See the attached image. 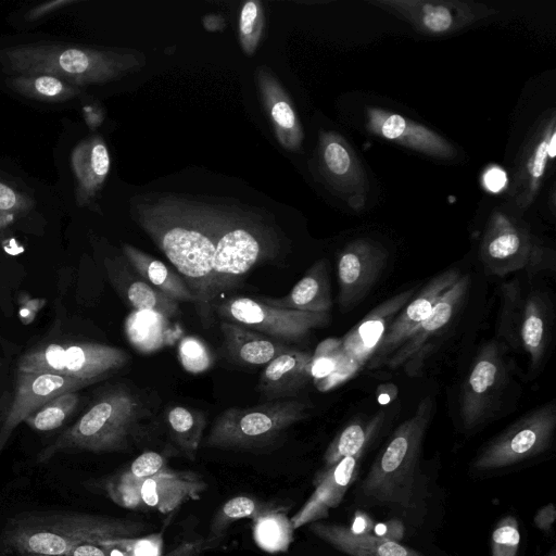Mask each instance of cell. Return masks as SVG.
<instances>
[{
    "mask_svg": "<svg viewBox=\"0 0 556 556\" xmlns=\"http://www.w3.org/2000/svg\"><path fill=\"white\" fill-rule=\"evenodd\" d=\"M460 278L456 269L432 278L416 296L400 311L370 361L368 368H378L405 342L415 328L427 318L443 293Z\"/></svg>",
    "mask_w": 556,
    "mask_h": 556,
    "instance_id": "ac0fdd59",
    "label": "cell"
},
{
    "mask_svg": "<svg viewBox=\"0 0 556 556\" xmlns=\"http://www.w3.org/2000/svg\"><path fill=\"white\" fill-rule=\"evenodd\" d=\"M431 407L429 399L422 400L415 413L393 431L361 484L365 497L382 505L412 506Z\"/></svg>",
    "mask_w": 556,
    "mask_h": 556,
    "instance_id": "277c9868",
    "label": "cell"
},
{
    "mask_svg": "<svg viewBox=\"0 0 556 556\" xmlns=\"http://www.w3.org/2000/svg\"><path fill=\"white\" fill-rule=\"evenodd\" d=\"M382 417L383 412H378L370 419L349 424L327 447L323 468H329L344 457L363 454L379 428Z\"/></svg>",
    "mask_w": 556,
    "mask_h": 556,
    "instance_id": "e575fe53",
    "label": "cell"
},
{
    "mask_svg": "<svg viewBox=\"0 0 556 556\" xmlns=\"http://www.w3.org/2000/svg\"><path fill=\"white\" fill-rule=\"evenodd\" d=\"M34 201L0 181V211L26 212L31 208Z\"/></svg>",
    "mask_w": 556,
    "mask_h": 556,
    "instance_id": "bcb514c9",
    "label": "cell"
},
{
    "mask_svg": "<svg viewBox=\"0 0 556 556\" xmlns=\"http://www.w3.org/2000/svg\"><path fill=\"white\" fill-rule=\"evenodd\" d=\"M546 556H556L555 549L553 548Z\"/></svg>",
    "mask_w": 556,
    "mask_h": 556,
    "instance_id": "11a10c76",
    "label": "cell"
},
{
    "mask_svg": "<svg viewBox=\"0 0 556 556\" xmlns=\"http://www.w3.org/2000/svg\"><path fill=\"white\" fill-rule=\"evenodd\" d=\"M129 355L122 349L97 343H50L26 352L17 361V371L54 374L94 382L124 367Z\"/></svg>",
    "mask_w": 556,
    "mask_h": 556,
    "instance_id": "8992f818",
    "label": "cell"
},
{
    "mask_svg": "<svg viewBox=\"0 0 556 556\" xmlns=\"http://www.w3.org/2000/svg\"><path fill=\"white\" fill-rule=\"evenodd\" d=\"M312 354L289 349L270 361L261 374L258 391L265 402L296 396L312 380Z\"/></svg>",
    "mask_w": 556,
    "mask_h": 556,
    "instance_id": "cb8c5ba5",
    "label": "cell"
},
{
    "mask_svg": "<svg viewBox=\"0 0 556 556\" xmlns=\"http://www.w3.org/2000/svg\"><path fill=\"white\" fill-rule=\"evenodd\" d=\"M556 155V113L546 112L532 127L515 162L509 195L521 210L536 199Z\"/></svg>",
    "mask_w": 556,
    "mask_h": 556,
    "instance_id": "4fadbf2b",
    "label": "cell"
},
{
    "mask_svg": "<svg viewBox=\"0 0 556 556\" xmlns=\"http://www.w3.org/2000/svg\"><path fill=\"white\" fill-rule=\"evenodd\" d=\"M168 318L152 311H132L125 320V333L140 353L149 354L168 342Z\"/></svg>",
    "mask_w": 556,
    "mask_h": 556,
    "instance_id": "1f68e13d",
    "label": "cell"
},
{
    "mask_svg": "<svg viewBox=\"0 0 556 556\" xmlns=\"http://www.w3.org/2000/svg\"><path fill=\"white\" fill-rule=\"evenodd\" d=\"M469 286V276L460 278L451 286L434 305L430 315L425 318L409 334L405 342L383 363L391 369L417 362L418 357L426 355L430 340L439 336L452 320Z\"/></svg>",
    "mask_w": 556,
    "mask_h": 556,
    "instance_id": "44dd1931",
    "label": "cell"
},
{
    "mask_svg": "<svg viewBox=\"0 0 556 556\" xmlns=\"http://www.w3.org/2000/svg\"><path fill=\"white\" fill-rule=\"evenodd\" d=\"M143 409L139 400L125 388L101 394L76 422L64 430L38 455L46 462L56 453L126 451L138 440Z\"/></svg>",
    "mask_w": 556,
    "mask_h": 556,
    "instance_id": "3957f363",
    "label": "cell"
},
{
    "mask_svg": "<svg viewBox=\"0 0 556 556\" xmlns=\"http://www.w3.org/2000/svg\"><path fill=\"white\" fill-rule=\"evenodd\" d=\"M318 157L320 172L331 190L352 210H363L369 191L368 178L349 142L338 132L323 131Z\"/></svg>",
    "mask_w": 556,
    "mask_h": 556,
    "instance_id": "9a60e30c",
    "label": "cell"
},
{
    "mask_svg": "<svg viewBox=\"0 0 556 556\" xmlns=\"http://www.w3.org/2000/svg\"><path fill=\"white\" fill-rule=\"evenodd\" d=\"M414 295V288L404 290L372 308L341 340L344 352L359 366L367 364L396 315Z\"/></svg>",
    "mask_w": 556,
    "mask_h": 556,
    "instance_id": "603a6c76",
    "label": "cell"
},
{
    "mask_svg": "<svg viewBox=\"0 0 556 556\" xmlns=\"http://www.w3.org/2000/svg\"><path fill=\"white\" fill-rule=\"evenodd\" d=\"M387 261L386 248L368 238L355 239L343 248L337 263L338 303L342 312L353 309L367 296Z\"/></svg>",
    "mask_w": 556,
    "mask_h": 556,
    "instance_id": "2e32d148",
    "label": "cell"
},
{
    "mask_svg": "<svg viewBox=\"0 0 556 556\" xmlns=\"http://www.w3.org/2000/svg\"><path fill=\"white\" fill-rule=\"evenodd\" d=\"M79 402L80 396L77 391L63 392L43 403L24 421L37 431L54 430L74 414Z\"/></svg>",
    "mask_w": 556,
    "mask_h": 556,
    "instance_id": "f35d334b",
    "label": "cell"
},
{
    "mask_svg": "<svg viewBox=\"0 0 556 556\" xmlns=\"http://www.w3.org/2000/svg\"><path fill=\"white\" fill-rule=\"evenodd\" d=\"M483 181L488 190L497 192L504 187L506 182V176L505 173L498 167H491L484 174Z\"/></svg>",
    "mask_w": 556,
    "mask_h": 556,
    "instance_id": "f5cc1de1",
    "label": "cell"
},
{
    "mask_svg": "<svg viewBox=\"0 0 556 556\" xmlns=\"http://www.w3.org/2000/svg\"><path fill=\"white\" fill-rule=\"evenodd\" d=\"M520 544V531L515 516L502 517L491 534L492 556H517Z\"/></svg>",
    "mask_w": 556,
    "mask_h": 556,
    "instance_id": "b9f144b4",
    "label": "cell"
},
{
    "mask_svg": "<svg viewBox=\"0 0 556 556\" xmlns=\"http://www.w3.org/2000/svg\"><path fill=\"white\" fill-rule=\"evenodd\" d=\"M218 316L276 340L300 341L330 323L329 313H311L269 306L252 298L235 296L216 306Z\"/></svg>",
    "mask_w": 556,
    "mask_h": 556,
    "instance_id": "30bf717a",
    "label": "cell"
},
{
    "mask_svg": "<svg viewBox=\"0 0 556 556\" xmlns=\"http://www.w3.org/2000/svg\"><path fill=\"white\" fill-rule=\"evenodd\" d=\"M279 507L274 504L265 503L247 495L231 497L226 501L214 515L208 528V533L205 540H203L204 548L207 549L216 546L224 538L225 532L231 523L244 518L253 520Z\"/></svg>",
    "mask_w": 556,
    "mask_h": 556,
    "instance_id": "836d02e7",
    "label": "cell"
},
{
    "mask_svg": "<svg viewBox=\"0 0 556 556\" xmlns=\"http://www.w3.org/2000/svg\"><path fill=\"white\" fill-rule=\"evenodd\" d=\"M204 549L203 541L184 542L163 556H206Z\"/></svg>",
    "mask_w": 556,
    "mask_h": 556,
    "instance_id": "816d5d0a",
    "label": "cell"
},
{
    "mask_svg": "<svg viewBox=\"0 0 556 556\" xmlns=\"http://www.w3.org/2000/svg\"><path fill=\"white\" fill-rule=\"evenodd\" d=\"M123 252L143 281L176 302H195L184 278L163 262L130 244H124Z\"/></svg>",
    "mask_w": 556,
    "mask_h": 556,
    "instance_id": "f546056e",
    "label": "cell"
},
{
    "mask_svg": "<svg viewBox=\"0 0 556 556\" xmlns=\"http://www.w3.org/2000/svg\"><path fill=\"white\" fill-rule=\"evenodd\" d=\"M375 523L367 513L357 509L353 515L351 526L346 528L352 534L366 535L371 534Z\"/></svg>",
    "mask_w": 556,
    "mask_h": 556,
    "instance_id": "681fc988",
    "label": "cell"
},
{
    "mask_svg": "<svg viewBox=\"0 0 556 556\" xmlns=\"http://www.w3.org/2000/svg\"><path fill=\"white\" fill-rule=\"evenodd\" d=\"M77 546V544L66 536L52 530H38L29 533L25 540L26 551L43 556L65 555Z\"/></svg>",
    "mask_w": 556,
    "mask_h": 556,
    "instance_id": "7bdbcfd3",
    "label": "cell"
},
{
    "mask_svg": "<svg viewBox=\"0 0 556 556\" xmlns=\"http://www.w3.org/2000/svg\"><path fill=\"white\" fill-rule=\"evenodd\" d=\"M93 383L54 374L17 371L13 396L0 425V451L12 431L43 403L63 392L78 391Z\"/></svg>",
    "mask_w": 556,
    "mask_h": 556,
    "instance_id": "e0dca14e",
    "label": "cell"
},
{
    "mask_svg": "<svg viewBox=\"0 0 556 556\" xmlns=\"http://www.w3.org/2000/svg\"><path fill=\"white\" fill-rule=\"evenodd\" d=\"M480 258L488 274L505 276L520 270L539 271L547 264L543 247L520 222L494 211L480 244Z\"/></svg>",
    "mask_w": 556,
    "mask_h": 556,
    "instance_id": "ba28073f",
    "label": "cell"
},
{
    "mask_svg": "<svg viewBox=\"0 0 556 556\" xmlns=\"http://www.w3.org/2000/svg\"><path fill=\"white\" fill-rule=\"evenodd\" d=\"M311 407V403L300 400L267 401L247 408L230 407L216 417L205 445L242 451L266 446L306 418Z\"/></svg>",
    "mask_w": 556,
    "mask_h": 556,
    "instance_id": "5b68a950",
    "label": "cell"
},
{
    "mask_svg": "<svg viewBox=\"0 0 556 556\" xmlns=\"http://www.w3.org/2000/svg\"><path fill=\"white\" fill-rule=\"evenodd\" d=\"M266 305L311 313H329L332 307L327 263L316 262L282 298H260Z\"/></svg>",
    "mask_w": 556,
    "mask_h": 556,
    "instance_id": "484cf974",
    "label": "cell"
},
{
    "mask_svg": "<svg viewBox=\"0 0 556 556\" xmlns=\"http://www.w3.org/2000/svg\"><path fill=\"white\" fill-rule=\"evenodd\" d=\"M74 0H54V1H48L45 3H41L34 9H31L27 14L26 18L29 21L38 20L42 17L43 15L55 11L64 5H68L74 3Z\"/></svg>",
    "mask_w": 556,
    "mask_h": 556,
    "instance_id": "f907efd6",
    "label": "cell"
},
{
    "mask_svg": "<svg viewBox=\"0 0 556 556\" xmlns=\"http://www.w3.org/2000/svg\"><path fill=\"white\" fill-rule=\"evenodd\" d=\"M260 85L279 142L286 149H299L303 130L288 96L275 79L263 72L260 75Z\"/></svg>",
    "mask_w": 556,
    "mask_h": 556,
    "instance_id": "f1b7e54d",
    "label": "cell"
},
{
    "mask_svg": "<svg viewBox=\"0 0 556 556\" xmlns=\"http://www.w3.org/2000/svg\"><path fill=\"white\" fill-rule=\"evenodd\" d=\"M264 28V17L258 1L243 4L239 17V39L245 54H252L258 46Z\"/></svg>",
    "mask_w": 556,
    "mask_h": 556,
    "instance_id": "60d3db41",
    "label": "cell"
},
{
    "mask_svg": "<svg viewBox=\"0 0 556 556\" xmlns=\"http://www.w3.org/2000/svg\"><path fill=\"white\" fill-rule=\"evenodd\" d=\"M3 72L11 75H50L73 86L103 84L132 71V54L64 42H36L0 50Z\"/></svg>",
    "mask_w": 556,
    "mask_h": 556,
    "instance_id": "7a4b0ae2",
    "label": "cell"
},
{
    "mask_svg": "<svg viewBox=\"0 0 556 556\" xmlns=\"http://www.w3.org/2000/svg\"><path fill=\"white\" fill-rule=\"evenodd\" d=\"M206 489L207 483L198 472L166 467L141 482L138 508L146 506L169 514L189 501L199 500Z\"/></svg>",
    "mask_w": 556,
    "mask_h": 556,
    "instance_id": "7402d4cb",
    "label": "cell"
},
{
    "mask_svg": "<svg viewBox=\"0 0 556 556\" xmlns=\"http://www.w3.org/2000/svg\"><path fill=\"white\" fill-rule=\"evenodd\" d=\"M72 556H111L109 549L98 543H83L74 547Z\"/></svg>",
    "mask_w": 556,
    "mask_h": 556,
    "instance_id": "db71d44e",
    "label": "cell"
},
{
    "mask_svg": "<svg viewBox=\"0 0 556 556\" xmlns=\"http://www.w3.org/2000/svg\"><path fill=\"white\" fill-rule=\"evenodd\" d=\"M426 36H446L494 14L485 3L460 0H370Z\"/></svg>",
    "mask_w": 556,
    "mask_h": 556,
    "instance_id": "8fae6325",
    "label": "cell"
},
{
    "mask_svg": "<svg viewBox=\"0 0 556 556\" xmlns=\"http://www.w3.org/2000/svg\"><path fill=\"white\" fill-rule=\"evenodd\" d=\"M126 298L135 311H152L166 318L178 314V302L153 288L143 280H132L125 289Z\"/></svg>",
    "mask_w": 556,
    "mask_h": 556,
    "instance_id": "ab89813d",
    "label": "cell"
},
{
    "mask_svg": "<svg viewBox=\"0 0 556 556\" xmlns=\"http://www.w3.org/2000/svg\"><path fill=\"white\" fill-rule=\"evenodd\" d=\"M118 542L127 556H163V536L161 533L119 539Z\"/></svg>",
    "mask_w": 556,
    "mask_h": 556,
    "instance_id": "f6af8a7d",
    "label": "cell"
},
{
    "mask_svg": "<svg viewBox=\"0 0 556 556\" xmlns=\"http://www.w3.org/2000/svg\"><path fill=\"white\" fill-rule=\"evenodd\" d=\"M405 533V528L400 519L392 518L382 522L375 523L371 535L390 541L400 543Z\"/></svg>",
    "mask_w": 556,
    "mask_h": 556,
    "instance_id": "7dc6e473",
    "label": "cell"
},
{
    "mask_svg": "<svg viewBox=\"0 0 556 556\" xmlns=\"http://www.w3.org/2000/svg\"><path fill=\"white\" fill-rule=\"evenodd\" d=\"M556 519V509L553 503H548L542 506L534 515L533 522L534 526L545 532L551 533L553 530V525Z\"/></svg>",
    "mask_w": 556,
    "mask_h": 556,
    "instance_id": "c3c4849f",
    "label": "cell"
},
{
    "mask_svg": "<svg viewBox=\"0 0 556 556\" xmlns=\"http://www.w3.org/2000/svg\"><path fill=\"white\" fill-rule=\"evenodd\" d=\"M220 330L228 354L245 365H267L290 349L279 340L242 325L223 320Z\"/></svg>",
    "mask_w": 556,
    "mask_h": 556,
    "instance_id": "83f0119b",
    "label": "cell"
},
{
    "mask_svg": "<svg viewBox=\"0 0 556 556\" xmlns=\"http://www.w3.org/2000/svg\"><path fill=\"white\" fill-rule=\"evenodd\" d=\"M556 427V406L545 404L509 426L476 457L479 471L508 467L546 451Z\"/></svg>",
    "mask_w": 556,
    "mask_h": 556,
    "instance_id": "9c48e42d",
    "label": "cell"
},
{
    "mask_svg": "<svg viewBox=\"0 0 556 556\" xmlns=\"http://www.w3.org/2000/svg\"><path fill=\"white\" fill-rule=\"evenodd\" d=\"M5 84L24 97L48 102L67 101L81 92L79 87L50 75H12Z\"/></svg>",
    "mask_w": 556,
    "mask_h": 556,
    "instance_id": "d590c367",
    "label": "cell"
},
{
    "mask_svg": "<svg viewBox=\"0 0 556 556\" xmlns=\"http://www.w3.org/2000/svg\"><path fill=\"white\" fill-rule=\"evenodd\" d=\"M366 117L367 130L386 140L443 160H452L457 154L454 146L444 137L401 114L368 106Z\"/></svg>",
    "mask_w": 556,
    "mask_h": 556,
    "instance_id": "d6986e66",
    "label": "cell"
},
{
    "mask_svg": "<svg viewBox=\"0 0 556 556\" xmlns=\"http://www.w3.org/2000/svg\"><path fill=\"white\" fill-rule=\"evenodd\" d=\"M170 435L186 457L194 459L205 428L204 414L185 406H173L166 413Z\"/></svg>",
    "mask_w": 556,
    "mask_h": 556,
    "instance_id": "8d00e7d4",
    "label": "cell"
},
{
    "mask_svg": "<svg viewBox=\"0 0 556 556\" xmlns=\"http://www.w3.org/2000/svg\"><path fill=\"white\" fill-rule=\"evenodd\" d=\"M268 245L256 226L235 218L220 237L213 262L212 299L232 287L256 263L265 258Z\"/></svg>",
    "mask_w": 556,
    "mask_h": 556,
    "instance_id": "5bb4252c",
    "label": "cell"
},
{
    "mask_svg": "<svg viewBox=\"0 0 556 556\" xmlns=\"http://www.w3.org/2000/svg\"><path fill=\"white\" fill-rule=\"evenodd\" d=\"M552 312L540 290H525L513 281L502 287L500 334L514 348L527 352L531 369H536L551 341Z\"/></svg>",
    "mask_w": 556,
    "mask_h": 556,
    "instance_id": "52a82bcc",
    "label": "cell"
},
{
    "mask_svg": "<svg viewBox=\"0 0 556 556\" xmlns=\"http://www.w3.org/2000/svg\"><path fill=\"white\" fill-rule=\"evenodd\" d=\"M309 531L334 548L351 556H424L401 543L378 539L371 534L355 535L346 527L316 521Z\"/></svg>",
    "mask_w": 556,
    "mask_h": 556,
    "instance_id": "4316f807",
    "label": "cell"
},
{
    "mask_svg": "<svg viewBox=\"0 0 556 556\" xmlns=\"http://www.w3.org/2000/svg\"><path fill=\"white\" fill-rule=\"evenodd\" d=\"M362 455L344 457L316 473L313 480L314 492L290 518L294 530L327 518L329 510L341 503L349 486L356 479Z\"/></svg>",
    "mask_w": 556,
    "mask_h": 556,
    "instance_id": "ffe728a7",
    "label": "cell"
},
{
    "mask_svg": "<svg viewBox=\"0 0 556 556\" xmlns=\"http://www.w3.org/2000/svg\"><path fill=\"white\" fill-rule=\"evenodd\" d=\"M198 204H160L141 217V225L181 274L205 323L213 307V262L217 243L233 220Z\"/></svg>",
    "mask_w": 556,
    "mask_h": 556,
    "instance_id": "6da1fadb",
    "label": "cell"
},
{
    "mask_svg": "<svg viewBox=\"0 0 556 556\" xmlns=\"http://www.w3.org/2000/svg\"><path fill=\"white\" fill-rule=\"evenodd\" d=\"M361 366L343 350L341 340L327 339L312 355L311 374L315 386L327 391L353 376Z\"/></svg>",
    "mask_w": 556,
    "mask_h": 556,
    "instance_id": "4dcf8cb0",
    "label": "cell"
},
{
    "mask_svg": "<svg viewBox=\"0 0 556 556\" xmlns=\"http://www.w3.org/2000/svg\"><path fill=\"white\" fill-rule=\"evenodd\" d=\"M71 166L76 177V200L83 206L96 195L110 170V154L100 136L79 142L71 154Z\"/></svg>",
    "mask_w": 556,
    "mask_h": 556,
    "instance_id": "d4e9b609",
    "label": "cell"
},
{
    "mask_svg": "<svg viewBox=\"0 0 556 556\" xmlns=\"http://www.w3.org/2000/svg\"><path fill=\"white\" fill-rule=\"evenodd\" d=\"M164 455L148 451L136 457L113 488V498L123 506L138 508V489L142 481L166 468Z\"/></svg>",
    "mask_w": 556,
    "mask_h": 556,
    "instance_id": "d6a6232c",
    "label": "cell"
},
{
    "mask_svg": "<svg viewBox=\"0 0 556 556\" xmlns=\"http://www.w3.org/2000/svg\"><path fill=\"white\" fill-rule=\"evenodd\" d=\"M178 356L184 368L192 374L207 370L213 363V356L206 344L194 337H185L180 341Z\"/></svg>",
    "mask_w": 556,
    "mask_h": 556,
    "instance_id": "ee69618b",
    "label": "cell"
},
{
    "mask_svg": "<svg viewBox=\"0 0 556 556\" xmlns=\"http://www.w3.org/2000/svg\"><path fill=\"white\" fill-rule=\"evenodd\" d=\"M254 542L269 553L286 552L293 541L294 529L287 514L279 507L252 520Z\"/></svg>",
    "mask_w": 556,
    "mask_h": 556,
    "instance_id": "74e56055",
    "label": "cell"
},
{
    "mask_svg": "<svg viewBox=\"0 0 556 556\" xmlns=\"http://www.w3.org/2000/svg\"><path fill=\"white\" fill-rule=\"evenodd\" d=\"M507 379L508 369L502 346L495 341L485 343L462 390L459 415L466 430L476 428L495 412Z\"/></svg>",
    "mask_w": 556,
    "mask_h": 556,
    "instance_id": "7c38bea8",
    "label": "cell"
}]
</instances>
